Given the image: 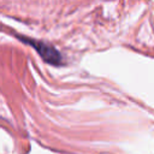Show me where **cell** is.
Instances as JSON below:
<instances>
[{
    "mask_svg": "<svg viewBox=\"0 0 154 154\" xmlns=\"http://www.w3.org/2000/svg\"><path fill=\"white\" fill-rule=\"evenodd\" d=\"M20 40L28 45H30L31 47L35 48V51L40 54V57L48 64L59 66L61 65V54L51 45L42 42V41H37V40H32V38H28V37H20Z\"/></svg>",
    "mask_w": 154,
    "mask_h": 154,
    "instance_id": "obj_1",
    "label": "cell"
}]
</instances>
